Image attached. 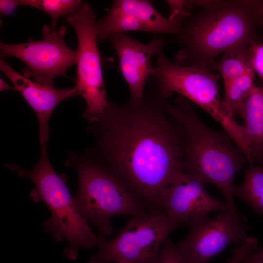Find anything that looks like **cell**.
<instances>
[{
  "label": "cell",
  "mask_w": 263,
  "mask_h": 263,
  "mask_svg": "<svg viewBox=\"0 0 263 263\" xmlns=\"http://www.w3.org/2000/svg\"><path fill=\"white\" fill-rule=\"evenodd\" d=\"M167 100L151 84L140 105L110 102L87 128L94 143L86 152L153 207L183 167L184 133L167 112Z\"/></svg>",
  "instance_id": "cell-1"
},
{
  "label": "cell",
  "mask_w": 263,
  "mask_h": 263,
  "mask_svg": "<svg viewBox=\"0 0 263 263\" xmlns=\"http://www.w3.org/2000/svg\"><path fill=\"white\" fill-rule=\"evenodd\" d=\"M201 9L186 19L180 32L168 39L182 46L175 63L207 68L222 54L256 41L253 0H196Z\"/></svg>",
  "instance_id": "cell-2"
},
{
  "label": "cell",
  "mask_w": 263,
  "mask_h": 263,
  "mask_svg": "<svg viewBox=\"0 0 263 263\" xmlns=\"http://www.w3.org/2000/svg\"><path fill=\"white\" fill-rule=\"evenodd\" d=\"M165 107L184 133L182 169L205 185H214L224 195L229 211L237 219L245 221L233 200L236 173L248 162L244 154L225 131H214L205 125L185 97L179 96L171 103L167 100Z\"/></svg>",
  "instance_id": "cell-3"
},
{
  "label": "cell",
  "mask_w": 263,
  "mask_h": 263,
  "mask_svg": "<svg viewBox=\"0 0 263 263\" xmlns=\"http://www.w3.org/2000/svg\"><path fill=\"white\" fill-rule=\"evenodd\" d=\"M67 152L65 165L75 168L78 174L74 201L82 217L97 227L101 238L106 240L113 233V216L133 217L145 212L144 201L97 159L87 152Z\"/></svg>",
  "instance_id": "cell-4"
},
{
  "label": "cell",
  "mask_w": 263,
  "mask_h": 263,
  "mask_svg": "<svg viewBox=\"0 0 263 263\" xmlns=\"http://www.w3.org/2000/svg\"><path fill=\"white\" fill-rule=\"evenodd\" d=\"M4 165L19 176L33 181L35 188L30 196L35 202H44L51 212L50 218L42 226L56 242L67 240L68 245L64 250L66 258L75 259L79 249L89 250L105 241L91 230L79 212L65 178L58 175L51 164L46 144L41 146L40 158L33 169L25 170L14 163Z\"/></svg>",
  "instance_id": "cell-5"
},
{
  "label": "cell",
  "mask_w": 263,
  "mask_h": 263,
  "mask_svg": "<svg viewBox=\"0 0 263 263\" xmlns=\"http://www.w3.org/2000/svg\"><path fill=\"white\" fill-rule=\"evenodd\" d=\"M151 77L161 96L167 99L177 93L196 104L215 119L246 158L250 157L243 125L235 119L219 94L221 75L207 68L187 66L169 60L162 52Z\"/></svg>",
  "instance_id": "cell-6"
},
{
  "label": "cell",
  "mask_w": 263,
  "mask_h": 263,
  "mask_svg": "<svg viewBox=\"0 0 263 263\" xmlns=\"http://www.w3.org/2000/svg\"><path fill=\"white\" fill-rule=\"evenodd\" d=\"M77 37L75 88L77 95L85 101L84 118L90 124L100 119L108 110V100L103 77L100 54L97 45L96 21L91 5L83 2L67 17Z\"/></svg>",
  "instance_id": "cell-7"
},
{
  "label": "cell",
  "mask_w": 263,
  "mask_h": 263,
  "mask_svg": "<svg viewBox=\"0 0 263 263\" xmlns=\"http://www.w3.org/2000/svg\"><path fill=\"white\" fill-rule=\"evenodd\" d=\"M177 228L162 210L153 207L149 212L133 216L115 238L99 244L88 263H156L161 246Z\"/></svg>",
  "instance_id": "cell-8"
},
{
  "label": "cell",
  "mask_w": 263,
  "mask_h": 263,
  "mask_svg": "<svg viewBox=\"0 0 263 263\" xmlns=\"http://www.w3.org/2000/svg\"><path fill=\"white\" fill-rule=\"evenodd\" d=\"M66 28L59 29L44 26L43 39L20 44L0 43L2 56L15 57L26 65V77H32L42 84L53 86L54 79L66 76L67 70L76 60V52L64 40Z\"/></svg>",
  "instance_id": "cell-9"
},
{
  "label": "cell",
  "mask_w": 263,
  "mask_h": 263,
  "mask_svg": "<svg viewBox=\"0 0 263 263\" xmlns=\"http://www.w3.org/2000/svg\"><path fill=\"white\" fill-rule=\"evenodd\" d=\"M188 225L187 234L176 244L186 263H207L229 244H244L248 238L244 230L245 223L229 210L214 218L208 214L199 215Z\"/></svg>",
  "instance_id": "cell-10"
},
{
  "label": "cell",
  "mask_w": 263,
  "mask_h": 263,
  "mask_svg": "<svg viewBox=\"0 0 263 263\" xmlns=\"http://www.w3.org/2000/svg\"><path fill=\"white\" fill-rule=\"evenodd\" d=\"M205 185L182 169L160 194L156 207L177 227L188 225L191 219L199 215L229 210L226 202L210 195Z\"/></svg>",
  "instance_id": "cell-11"
},
{
  "label": "cell",
  "mask_w": 263,
  "mask_h": 263,
  "mask_svg": "<svg viewBox=\"0 0 263 263\" xmlns=\"http://www.w3.org/2000/svg\"><path fill=\"white\" fill-rule=\"evenodd\" d=\"M109 39L118 56L119 69L129 87V102L139 105L145 98L147 80L154 69L151 57L162 52L169 41L155 38L147 43H142L125 33L113 35Z\"/></svg>",
  "instance_id": "cell-12"
},
{
  "label": "cell",
  "mask_w": 263,
  "mask_h": 263,
  "mask_svg": "<svg viewBox=\"0 0 263 263\" xmlns=\"http://www.w3.org/2000/svg\"><path fill=\"white\" fill-rule=\"evenodd\" d=\"M0 69L14 84L35 112L39 123V140L41 146L49 139L48 122L57 106L67 98L77 95L75 88H56L32 80L22 75L2 59Z\"/></svg>",
  "instance_id": "cell-13"
},
{
  "label": "cell",
  "mask_w": 263,
  "mask_h": 263,
  "mask_svg": "<svg viewBox=\"0 0 263 263\" xmlns=\"http://www.w3.org/2000/svg\"><path fill=\"white\" fill-rule=\"evenodd\" d=\"M242 118L253 164H263V87L254 84L244 102Z\"/></svg>",
  "instance_id": "cell-14"
},
{
  "label": "cell",
  "mask_w": 263,
  "mask_h": 263,
  "mask_svg": "<svg viewBox=\"0 0 263 263\" xmlns=\"http://www.w3.org/2000/svg\"><path fill=\"white\" fill-rule=\"evenodd\" d=\"M207 68L210 72L217 71L223 78L224 85L229 83L253 68L249 47L228 51Z\"/></svg>",
  "instance_id": "cell-15"
},
{
  "label": "cell",
  "mask_w": 263,
  "mask_h": 263,
  "mask_svg": "<svg viewBox=\"0 0 263 263\" xmlns=\"http://www.w3.org/2000/svg\"><path fill=\"white\" fill-rule=\"evenodd\" d=\"M234 196L248 203L259 214H263V167L251 164L244 171L243 183L234 186Z\"/></svg>",
  "instance_id": "cell-16"
},
{
  "label": "cell",
  "mask_w": 263,
  "mask_h": 263,
  "mask_svg": "<svg viewBox=\"0 0 263 263\" xmlns=\"http://www.w3.org/2000/svg\"><path fill=\"white\" fill-rule=\"evenodd\" d=\"M255 72L251 69L224 85V100L235 117L242 118L244 102L254 85Z\"/></svg>",
  "instance_id": "cell-17"
},
{
  "label": "cell",
  "mask_w": 263,
  "mask_h": 263,
  "mask_svg": "<svg viewBox=\"0 0 263 263\" xmlns=\"http://www.w3.org/2000/svg\"><path fill=\"white\" fill-rule=\"evenodd\" d=\"M20 5L33 7L47 13L52 18L50 27L56 29L57 19L75 11L84 1L79 0H19Z\"/></svg>",
  "instance_id": "cell-18"
},
{
  "label": "cell",
  "mask_w": 263,
  "mask_h": 263,
  "mask_svg": "<svg viewBox=\"0 0 263 263\" xmlns=\"http://www.w3.org/2000/svg\"><path fill=\"white\" fill-rule=\"evenodd\" d=\"M170 9L169 19L184 21L191 16L192 10L197 6L196 0H166Z\"/></svg>",
  "instance_id": "cell-19"
},
{
  "label": "cell",
  "mask_w": 263,
  "mask_h": 263,
  "mask_svg": "<svg viewBox=\"0 0 263 263\" xmlns=\"http://www.w3.org/2000/svg\"><path fill=\"white\" fill-rule=\"evenodd\" d=\"M156 263H186L176 244L168 237L164 242Z\"/></svg>",
  "instance_id": "cell-20"
},
{
  "label": "cell",
  "mask_w": 263,
  "mask_h": 263,
  "mask_svg": "<svg viewBox=\"0 0 263 263\" xmlns=\"http://www.w3.org/2000/svg\"><path fill=\"white\" fill-rule=\"evenodd\" d=\"M249 49L253 69L263 84V42L259 41L253 42L249 46Z\"/></svg>",
  "instance_id": "cell-21"
},
{
  "label": "cell",
  "mask_w": 263,
  "mask_h": 263,
  "mask_svg": "<svg viewBox=\"0 0 263 263\" xmlns=\"http://www.w3.org/2000/svg\"><path fill=\"white\" fill-rule=\"evenodd\" d=\"M257 247V244L255 241L249 238L244 244L235 249L233 256L228 261L227 263H240L243 257L253 253Z\"/></svg>",
  "instance_id": "cell-22"
},
{
  "label": "cell",
  "mask_w": 263,
  "mask_h": 263,
  "mask_svg": "<svg viewBox=\"0 0 263 263\" xmlns=\"http://www.w3.org/2000/svg\"><path fill=\"white\" fill-rule=\"evenodd\" d=\"M19 0H0V13L2 16L12 14L16 7L20 6Z\"/></svg>",
  "instance_id": "cell-23"
},
{
  "label": "cell",
  "mask_w": 263,
  "mask_h": 263,
  "mask_svg": "<svg viewBox=\"0 0 263 263\" xmlns=\"http://www.w3.org/2000/svg\"><path fill=\"white\" fill-rule=\"evenodd\" d=\"M253 3L258 27L263 31V0H253Z\"/></svg>",
  "instance_id": "cell-24"
},
{
  "label": "cell",
  "mask_w": 263,
  "mask_h": 263,
  "mask_svg": "<svg viewBox=\"0 0 263 263\" xmlns=\"http://www.w3.org/2000/svg\"><path fill=\"white\" fill-rule=\"evenodd\" d=\"M240 263H263V259L255 257L252 253L243 257Z\"/></svg>",
  "instance_id": "cell-25"
},
{
  "label": "cell",
  "mask_w": 263,
  "mask_h": 263,
  "mask_svg": "<svg viewBox=\"0 0 263 263\" xmlns=\"http://www.w3.org/2000/svg\"><path fill=\"white\" fill-rule=\"evenodd\" d=\"M7 90H16L14 87H12L6 83L2 79H0V90L3 91Z\"/></svg>",
  "instance_id": "cell-26"
},
{
  "label": "cell",
  "mask_w": 263,
  "mask_h": 263,
  "mask_svg": "<svg viewBox=\"0 0 263 263\" xmlns=\"http://www.w3.org/2000/svg\"><path fill=\"white\" fill-rule=\"evenodd\" d=\"M253 255L258 258L263 259V248L257 249L253 253Z\"/></svg>",
  "instance_id": "cell-27"
},
{
  "label": "cell",
  "mask_w": 263,
  "mask_h": 263,
  "mask_svg": "<svg viewBox=\"0 0 263 263\" xmlns=\"http://www.w3.org/2000/svg\"><path fill=\"white\" fill-rule=\"evenodd\" d=\"M111 263H131L125 261V260H119V261Z\"/></svg>",
  "instance_id": "cell-28"
}]
</instances>
